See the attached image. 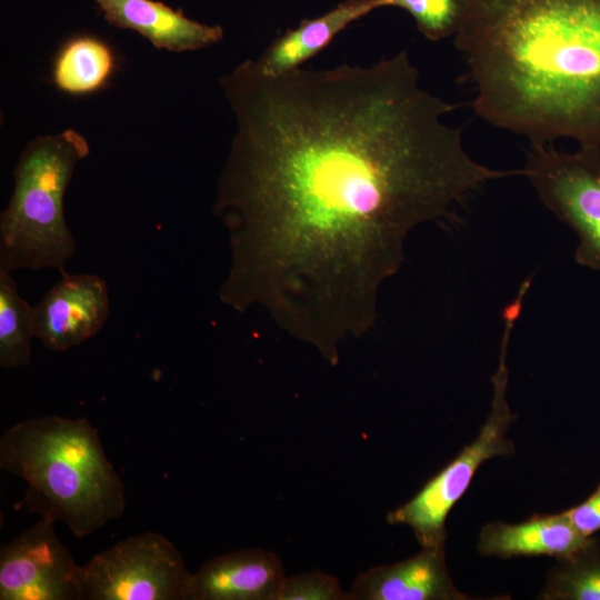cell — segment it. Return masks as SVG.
<instances>
[{
	"label": "cell",
	"instance_id": "cell-1",
	"mask_svg": "<svg viewBox=\"0 0 600 600\" xmlns=\"http://www.w3.org/2000/svg\"><path fill=\"white\" fill-rule=\"evenodd\" d=\"M419 80L406 50L280 77L249 59L220 79L236 133L213 204L231 251L219 298L262 309L334 366L374 324L408 234L521 174L476 161L444 120L457 104Z\"/></svg>",
	"mask_w": 600,
	"mask_h": 600
},
{
	"label": "cell",
	"instance_id": "cell-2",
	"mask_svg": "<svg viewBox=\"0 0 600 600\" xmlns=\"http://www.w3.org/2000/svg\"><path fill=\"white\" fill-rule=\"evenodd\" d=\"M474 112L531 143L600 142V0H463Z\"/></svg>",
	"mask_w": 600,
	"mask_h": 600
},
{
	"label": "cell",
	"instance_id": "cell-3",
	"mask_svg": "<svg viewBox=\"0 0 600 600\" xmlns=\"http://www.w3.org/2000/svg\"><path fill=\"white\" fill-rule=\"evenodd\" d=\"M0 467L26 481L30 511L64 523L77 538L124 512V486L86 418L17 422L0 439Z\"/></svg>",
	"mask_w": 600,
	"mask_h": 600
},
{
	"label": "cell",
	"instance_id": "cell-4",
	"mask_svg": "<svg viewBox=\"0 0 600 600\" xmlns=\"http://www.w3.org/2000/svg\"><path fill=\"white\" fill-rule=\"evenodd\" d=\"M89 152L87 139L73 129L37 137L23 148L0 214L1 270H62L74 256L63 198L76 166Z\"/></svg>",
	"mask_w": 600,
	"mask_h": 600
},
{
	"label": "cell",
	"instance_id": "cell-5",
	"mask_svg": "<svg viewBox=\"0 0 600 600\" xmlns=\"http://www.w3.org/2000/svg\"><path fill=\"white\" fill-rule=\"evenodd\" d=\"M526 298L523 291L502 312L503 332L500 342L498 368L492 376V399L489 416L478 437L431 478L420 491L404 504L390 511L387 521L409 527L422 548L444 547L446 520L468 489L476 471L487 460L506 457L514 452L508 438L511 423L516 420L508 402V349L511 332L519 319Z\"/></svg>",
	"mask_w": 600,
	"mask_h": 600
},
{
	"label": "cell",
	"instance_id": "cell-6",
	"mask_svg": "<svg viewBox=\"0 0 600 600\" xmlns=\"http://www.w3.org/2000/svg\"><path fill=\"white\" fill-rule=\"evenodd\" d=\"M522 174L543 206L576 233V262L600 272V142L573 151L531 143Z\"/></svg>",
	"mask_w": 600,
	"mask_h": 600
},
{
	"label": "cell",
	"instance_id": "cell-7",
	"mask_svg": "<svg viewBox=\"0 0 600 600\" xmlns=\"http://www.w3.org/2000/svg\"><path fill=\"white\" fill-rule=\"evenodd\" d=\"M191 574L169 539L147 531L80 566L82 600H188Z\"/></svg>",
	"mask_w": 600,
	"mask_h": 600
},
{
	"label": "cell",
	"instance_id": "cell-8",
	"mask_svg": "<svg viewBox=\"0 0 600 600\" xmlns=\"http://www.w3.org/2000/svg\"><path fill=\"white\" fill-rule=\"evenodd\" d=\"M40 517L0 548V600H82L80 566Z\"/></svg>",
	"mask_w": 600,
	"mask_h": 600
},
{
	"label": "cell",
	"instance_id": "cell-9",
	"mask_svg": "<svg viewBox=\"0 0 600 600\" xmlns=\"http://www.w3.org/2000/svg\"><path fill=\"white\" fill-rule=\"evenodd\" d=\"M60 271V279L34 306L36 338L58 352L94 336L110 313L109 289L101 277Z\"/></svg>",
	"mask_w": 600,
	"mask_h": 600
},
{
	"label": "cell",
	"instance_id": "cell-10",
	"mask_svg": "<svg viewBox=\"0 0 600 600\" xmlns=\"http://www.w3.org/2000/svg\"><path fill=\"white\" fill-rule=\"evenodd\" d=\"M284 577L280 558L271 551H232L191 574L188 600H278Z\"/></svg>",
	"mask_w": 600,
	"mask_h": 600
},
{
	"label": "cell",
	"instance_id": "cell-11",
	"mask_svg": "<svg viewBox=\"0 0 600 600\" xmlns=\"http://www.w3.org/2000/svg\"><path fill=\"white\" fill-rule=\"evenodd\" d=\"M352 600H470L447 568L444 547L422 550L399 562L361 572L349 591Z\"/></svg>",
	"mask_w": 600,
	"mask_h": 600
},
{
	"label": "cell",
	"instance_id": "cell-12",
	"mask_svg": "<svg viewBox=\"0 0 600 600\" xmlns=\"http://www.w3.org/2000/svg\"><path fill=\"white\" fill-rule=\"evenodd\" d=\"M112 26L138 32L157 49L186 52L223 39V29L188 18L157 0H93Z\"/></svg>",
	"mask_w": 600,
	"mask_h": 600
},
{
	"label": "cell",
	"instance_id": "cell-13",
	"mask_svg": "<svg viewBox=\"0 0 600 600\" xmlns=\"http://www.w3.org/2000/svg\"><path fill=\"white\" fill-rule=\"evenodd\" d=\"M384 7L386 0H344L322 16L303 19L297 28L280 34L253 60L254 66L267 77H280L297 70L349 24Z\"/></svg>",
	"mask_w": 600,
	"mask_h": 600
},
{
	"label": "cell",
	"instance_id": "cell-14",
	"mask_svg": "<svg viewBox=\"0 0 600 600\" xmlns=\"http://www.w3.org/2000/svg\"><path fill=\"white\" fill-rule=\"evenodd\" d=\"M590 538L583 536L563 511L533 516L520 523L489 522L480 531L478 551L501 559L521 556L560 559L581 549Z\"/></svg>",
	"mask_w": 600,
	"mask_h": 600
},
{
	"label": "cell",
	"instance_id": "cell-15",
	"mask_svg": "<svg viewBox=\"0 0 600 600\" xmlns=\"http://www.w3.org/2000/svg\"><path fill=\"white\" fill-rule=\"evenodd\" d=\"M116 69L110 47L90 36L74 37L59 50L52 68L56 87L68 94L82 96L100 90Z\"/></svg>",
	"mask_w": 600,
	"mask_h": 600
},
{
	"label": "cell",
	"instance_id": "cell-16",
	"mask_svg": "<svg viewBox=\"0 0 600 600\" xmlns=\"http://www.w3.org/2000/svg\"><path fill=\"white\" fill-rule=\"evenodd\" d=\"M34 307L20 297L11 272L0 269V366L27 367L36 338Z\"/></svg>",
	"mask_w": 600,
	"mask_h": 600
},
{
	"label": "cell",
	"instance_id": "cell-17",
	"mask_svg": "<svg viewBox=\"0 0 600 600\" xmlns=\"http://www.w3.org/2000/svg\"><path fill=\"white\" fill-rule=\"evenodd\" d=\"M538 597L541 600H600V542L594 538L557 559Z\"/></svg>",
	"mask_w": 600,
	"mask_h": 600
},
{
	"label": "cell",
	"instance_id": "cell-18",
	"mask_svg": "<svg viewBox=\"0 0 600 600\" xmlns=\"http://www.w3.org/2000/svg\"><path fill=\"white\" fill-rule=\"evenodd\" d=\"M386 6L407 11L424 38L439 41L456 34L463 0H386Z\"/></svg>",
	"mask_w": 600,
	"mask_h": 600
},
{
	"label": "cell",
	"instance_id": "cell-19",
	"mask_svg": "<svg viewBox=\"0 0 600 600\" xmlns=\"http://www.w3.org/2000/svg\"><path fill=\"white\" fill-rule=\"evenodd\" d=\"M278 600H352L338 579L319 570L284 577Z\"/></svg>",
	"mask_w": 600,
	"mask_h": 600
},
{
	"label": "cell",
	"instance_id": "cell-20",
	"mask_svg": "<svg viewBox=\"0 0 600 600\" xmlns=\"http://www.w3.org/2000/svg\"><path fill=\"white\" fill-rule=\"evenodd\" d=\"M572 524L586 537L600 530V484L582 503L566 510Z\"/></svg>",
	"mask_w": 600,
	"mask_h": 600
}]
</instances>
